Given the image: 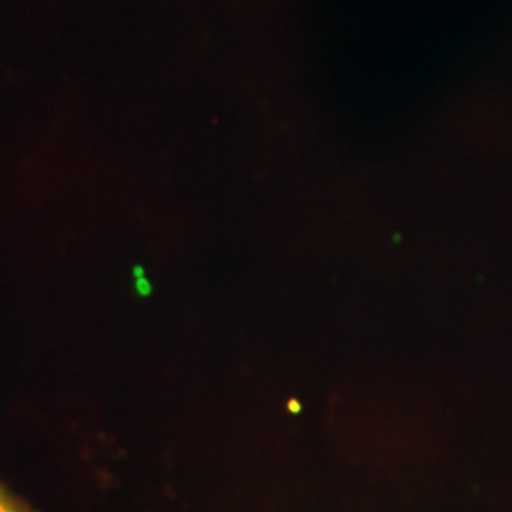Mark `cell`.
Instances as JSON below:
<instances>
[{
	"mask_svg": "<svg viewBox=\"0 0 512 512\" xmlns=\"http://www.w3.org/2000/svg\"><path fill=\"white\" fill-rule=\"evenodd\" d=\"M0 512H33L0 484Z\"/></svg>",
	"mask_w": 512,
	"mask_h": 512,
	"instance_id": "cell-1",
	"label": "cell"
}]
</instances>
